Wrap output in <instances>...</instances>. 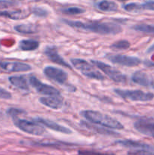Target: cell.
<instances>
[{"label": "cell", "instance_id": "cell-31", "mask_svg": "<svg viewBox=\"0 0 154 155\" xmlns=\"http://www.w3.org/2000/svg\"><path fill=\"white\" fill-rule=\"evenodd\" d=\"M11 98H12L11 94L8 91L3 89V88L0 87V98H1V99L8 100V99H11Z\"/></svg>", "mask_w": 154, "mask_h": 155}, {"label": "cell", "instance_id": "cell-16", "mask_svg": "<svg viewBox=\"0 0 154 155\" xmlns=\"http://www.w3.org/2000/svg\"><path fill=\"white\" fill-rule=\"evenodd\" d=\"M9 82L12 86L21 90L28 91L29 90V83L26 79V77L22 75L11 76L8 78Z\"/></svg>", "mask_w": 154, "mask_h": 155}, {"label": "cell", "instance_id": "cell-11", "mask_svg": "<svg viewBox=\"0 0 154 155\" xmlns=\"http://www.w3.org/2000/svg\"><path fill=\"white\" fill-rule=\"evenodd\" d=\"M34 121L38 123V124H41V125L44 126V127H47V128L50 129V130L57 132V133H63V134L66 135H69L72 133V130H69L67 127H65L63 126L60 125V124L54 122V121L49 120L45 119V118L36 117L34 118Z\"/></svg>", "mask_w": 154, "mask_h": 155}, {"label": "cell", "instance_id": "cell-34", "mask_svg": "<svg viewBox=\"0 0 154 155\" xmlns=\"http://www.w3.org/2000/svg\"><path fill=\"white\" fill-rule=\"evenodd\" d=\"M145 64H146L147 67H154V62L146 61L145 62Z\"/></svg>", "mask_w": 154, "mask_h": 155}, {"label": "cell", "instance_id": "cell-25", "mask_svg": "<svg viewBox=\"0 0 154 155\" xmlns=\"http://www.w3.org/2000/svg\"><path fill=\"white\" fill-rule=\"evenodd\" d=\"M131 46V44L128 41L124 40V39H122V40L117 41V42H114V43L110 45L111 48L116 50H125L129 48V47Z\"/></svg>", "mask_w": 154, "mask_h": 155}, {"label": "cell", "instance_id": "cell-6", "mask_svg": "<svg viewBox=\"0 0 154 155\" xmlns=\"http://www.w3.org/2000/svg\"><path fill=\"white\" fill-rule=\"evenodd\" d=\"M91 61L96 68L103 71L109 78L116 83H125L126 81V77L113 67L100 61L91 60Z\"/></svg>", "mask_w": 154, "mask_h": 155}, {"label": "cell", "instance_id": "cell-23", "mask_svg": "<svg viewBox=\"0 0 154 155\" xmlns=\"http://www.w3.org/2000/svg\"><path fill=\"white\" fill-rule=\"evenodd\" d=\"M133 29L136 31L146 33V34H154V25L152 24H137L133 27Z\"/></svg>", "mask_w": 154, "mask_h": 155}, {"label": "cell", "instance_id": "cell-7", "mask_svg": "<svg viewBox=\"0 0 154 155\" xmlns=\"http://www.w3.org/2000/svg\"><path fill=\"white\" fill-rule=\"evenodd\" d=\"M29 82H30V84L39 94L46 95V96L47 95L48 96H50V95H60V92L56 88L42 83L36 77H31L29 80Z\"/></svg>", "mask_w": 154, "mask_h": 155}, {"label": "cell", "instance_id": "cell-27", "mask_svg": "<svg viewBox=\"0 0 154 155\" xmlns=\"http://www.w3.org/2000/svg\"><path fill=\"white\" fill-rule=\"evenodd\" d=\"M7 114L14 119V118L18 117L19 115L26 114V112L24 111V110H22V109L14 108V107H11V108H9L8 110H7Z\"/></svg>", "mask_w": 154, "mask_h": 155}, {"label": "cell", "instance_id": "cell-35", "mask_svg": "<svg viewBox=\"0 0 154 155\" xmlns=\"http://www.w3.org/2000/svg\"><path fill=\"white\" fill-rule=\"evenodd\" d=\"M2 117V113H1V112H0V117Z\"/></svg>", "mask_w": 154, "mask_h": 155}, {"label": "cell", "instance_id": "cell-15", "mask_svg": "<svg viewBox=\"0 0 154 155\" xmlns=\"http://www.w3.org/2000/svg\"><path fill=\"white\" fill-rule=\"evenodd\" d=\"M45 54L51 61L59 65H62L63 67L71 69V67L69 64L66 63L64 59L59 54L58 51L56 47L54 46H47L45 49Z\"/></svg>", "mask_w": 154, "mask_h": 155}, {"label": "cell", "instance_id": "cell-3", "mask_svg": "<svg viewBox=\"0 0 154 155\" xmlns=\"http://www.w3.org/2000/svg\"><path fill=\"white\" fill-rule=\"evenodd\" d=\"M70 61L75 69L79 71L82 74L88 78L96 80H104L105 79V77L101 73L96 71L93 66H91L85 60L80 58H72L71 59Z\"/></svg>", "mask_w": 154, "mask_h": 155}, {"label": "cell", "instance_id": "cell-30", "mask_svg": "<svg viewBox=\"0 0 154 155\" xmlns=\"http://www.w3.org/2000/svg\"><path fill=\"white\" fill-rule=\"evenodd\" d=\"M14 5H16L14 2L9 1V0H0V9L8 8Z\"/></svg>", "mask_w": 154, "mask_h": 155}, {"label": "cell", "instance_id": "cell-17", "mask_svg": "<svg viewBox=\"0 0 154 155\" xmlns=\"http://www.w3.org/2000/svg\"><path fill=\"white\" fill-rule=\"evenodd\" d=\"M117 142L119 145L127 147V148H137V150H147V151L154 150V147H152L151 145H148V144L143 143V142H136V141L128 140V139H127V140L118 141Z\"/></svg>", "mask_w": 154, "mask_h": 155}, {"label": "cell", "instance_id": "cell-32", "mask_svg": "<svg viewBox=\"0 0 154 155\" xmlns=\"http://www.w3.org/2000/svg\"><path fill=\"white\" fill-rule=\"evenodd\" d=\"M143 10L154 11V0H148L142 4Z\"/></svg>", "mask_w": 154, "mask_h": 155}, {"label": "cell", "instance_id": "cell-10", "mask_svg": "<svg viewBox=\"0 0 154 155\" xmlns=\"http://www.w3.org/2000/svg\"><path fill=\"white\" fill-rule=\"evenodd\" d=\"M32 69L27 64L19 61H0V70L6 72H25Z\"/></svg>", "mask_w": 154, "mask_h": 155}, {"label": "cell", "instance_id": "cell-9", "mask_svg": "<svg viewBox=\"0 0 154 155\" xmlns=\"http://www.w3.org/2000/svg\"><path fill=\"white\" fill-rule=\"evenodd\" d=\"M110 61L116 64L122 65L125 67H135L141 63L140 58L134 56L123 55V54H116L108 57Z\"/></svg>", "mask_w": 154, "mask_h": 155}, {"label": "cell", "instance_id": "cell-8", "mask_svg": "<svg viewBox=\"0 0 154 155\" xmlns=\"http://www.w3.org/2000/svg\"><path fill=\"white\" fill-rule=\"evenodd\" d=\"M43 72L47 77L59 84L63 85L67 82L68 74L60 68L48 66L44 69Z\"/></svg>", "mask_w": 154, "mask_h": 155}, {"label": "cell", "instance_id": "cell-24", "mask_svg": "<svg viewBox=\"0 0 154 155\" xmlns=\"http://www.w3.org/2000/svg\"><path fill=\"white\" fill-rule=\"evenodd\" d=\"M124 9L128 12H131V13H137L143 10L142 4L136 2H131L125 5L124 6Z\"/></svg>", "mask_w": 154, "mask_h": 155}, {"label": "cell", "instance_id": "cell-5", "mask_svg": "<svg viewBox=\"0 0 154 155\" xmlns=\"http://www.w3.org/2000/svg\"><path fill=\"white\" fill-rule=\"evenodd\" d=\"M14 124L20 130L33 136H41L45 133V129L41 124L36 122L27 120L14 118Z\"/></svg>", "mask_w": 154, "mask_h": 155}, {"label": "cell", "instance_id": "cell-21", "mask_svg": "<svg viewBox=\"0 0 154 155\" xmlns=\"http://www.w3.org/2000/svg\"><path fill=\"white\" fill-rule=\"evenodd\" d=\"M39 46V42L34 39H23L19 42V48L23 51H34Z\"/></svg>", "mask_w": 154, "mask_h": 155}, {"label": "cell", "instance_id": "cell-1", "mask_svg": "<svg viewBox=\"0 0 154 155\" xmlns=\"http://www.w3.org/2000/svg\"><path fill=\"white\" fill-rule=\"evenodd\" d=\"M63 22L73 28L87 30L101 35H116L121 33L122 30L120 26L113 23H85L69 20H63Z\"/></svg>", "mask_w": 154, "mask_h": 155}, {"label": "cell", "instance_id": "cell-36", "mask_svg": "<svg viewBox=\"0 0 154 155\" xmlns=\"http://www.w3.org/2000/svg\"><path fill=\"white\" fill-rule=\"evenodd\" d=\"M121 1H125V0H121Z\"/></svg>", "mask_w": 154, "mask_h": 155}, {"label": "cell", "instance_id": "cell-4", "mask_svg": "<svg viewBox=\"0 0 154 155\" xmlns=\"http://www.w3.org/2000/svg\"><path fill=\"white\" fill-rule=\"evenodd\" d=\"M115 93L123 99L132 101H149L154 98V94L141 90H129V89H115Z\"/></svg>", "mask_w": 154, "mask_h": 155}, {"label": "cell", "instance_id": "cell-18", "mask_svg": "<svg viewBox=\"0 0 154 155\" xmlns=\"http://www.w3.org/2000/svg\"><path fill=\"white\" fill-rule=\"evenodd\" d=\"M81 125L82 127H84L85 128H86L87 130H91V131L95 132L97 133H100V134L105 135V136H119L117 133L116 132H113L112 130H108V129H106L104 127L101 128V127H98V126L93 125L92 124L89 122H86V121H82Z\"/></svg>", "mask_w": 154, "mask_h": 155}, {"label": "cell", "instance_id": "cell-2", "mask_svg": "<svg viewBox=\"0 0 154 155\" xmlns=\"http://www.w3.org/2000/svg\"><path fill=\"white\" fill-rule=\"evenodd\" d=\"M81 115L86 120H88V122L95 125L102 126L104 128L118 130L124 129V126L117 120L99 111L91 110H82L81 112Z\"/></svg>", "mask_w": 154, "mask_h": 155}, {"label": "cell", "instance_id": "cell-26", "mask_svg": "<svg viewBox=\"0 0 154 155\" xmlns=\"http://www.w3.org/2000/svg\"><path fill=\"white\" fill-rule=\"evenodd\" d=\"M62 12L66 15H80V14L84 13L85 11V9L79 7H69L67 8H65L62 10Z\"/></svg>", "mask_w": 154, "mask_h": 155}, {"label": "cell", "instance_id": "cell-20", "mask_svg": "<svg viewBox=\"0 0 154 155\" xmlns=\"http://www.w3.org/2000/svg\"><path fill=\"white\" fill-rule=\"evenodd\" d=\"M29 15V12L23 10L11 11V12H0V16L10 18L12 20H21L26 18Z\"/></svg>", "mask_w": 154, "mask_h": 155}, {"label": "cell", "instance_id": "cell-14", "mask_svg": "<svg viewBox=\"0 0 154 155\" xmlns=\"http://www.w3.org/2000/svg\"><path fill=\"white\" fill-rule=\"evenodd\" d=\"M39 101L44 106L54 109V110H59L63 106V100L60 95L41 97L39 98Z\"/></svg>", "mask_w": 154, "mask_h": 155}, {"label": "cell", "instance_id": "cell-22", "mask_svg": "<svg viewBox=\"0 0 154 155\" xmlns=\"http://www.w3.org/2000/svg\"><path fill=\"white\" fill-rule=\"evenodd\" d=\"M98 8L100 10L103 11V12H113L117 11L118 5L114 2L108 1V0H103V1L98 2Z\"/></svg>", "mask_w": 154, "mask_h": 155}, {"label": "cell", "instance_id": "cell-19", "mask_svg": "<svg viewBox=\"0 0 154 155\" xmlns=\"http://www.w3.org/2000/svg\"><path fill=\"white\" fill-rule=\"evenodd\" d=\"M15 31L22 34H33L39 32V27L37 25L33 24H23L14 26Z\"/></svg>", "mask_w": 154, "mask_h": 155}, {"label": "cell", "instance_id": "cell-28", "mask_svg": "<svg viewBox=\"0 0 154 155\" xmlns=\"http://www.w3.org/2000/svg\"><path fill=\"white\" fill-rule=\"evenodd\" d=\"M32 12H33L36 16L40 17V18H45V17H47V15H48V12L46 9L40 7L33 8V10H32Z\"/></svg>", "mask_w": 154, "mask_h": 155}, {"label": "cell", "instance_id": "cell-12", "mask_svg": "<svg viewBox=\"0 0 154 155\" xmlns=\"http://www.w3.org/2000/svg\"><path fill=\"white\" fill-rule=\"evenodd\" d=\"M134 127L141 134L154 138V122L146 120H139L134 123Z\"/></svg>", "mask_w": 154, "mask_h": 155}, {"label": "cell", "instance_id": "cell-13", "mask_svg": "<svg viewBox=\"0 0 154 155\" xmlns=\"http://www.w3.org/2000/svg\"><path fill=\"white\" fill-rule=\"evenodd\" d=\"M133 83L146 88L154 89V81L148 74L142 71H136L131 76Z\"/></svg>", "mask_w": 154, "mask_h": 155}, {"label": "cell", "instance_id": "cell-33", "mask_svg": "<svg viewBox=\"0 0 154 155\" xmlns=\"http://www.w3.org/2000/svg\"><path fill=\"white\" fill-rule=\"evenodd\" d=\"M79 155H113V154H103V153L98 152V151H79Z\"/></svg>", "mask_w": 154, "mask_h": 155}, {"label": "cell", "instance_id": "cell-29", "mask_svg": "<svg viewBox=\"0 0 154 155\" xmlns=\"http://www.w3.org/2000/svg\"><path fill=\"white\" fill-rule=\"evenodd\" d=\"M128 155H154V152L147 150H135L128 151Z\"/></svg>", "mask_w": 154, "mask_h": 155}]
</instances>
